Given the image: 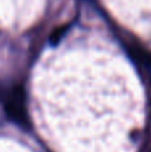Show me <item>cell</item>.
<instances>
[{
    "mask_svg": "<svg viewBox=\"0 0 151 152\" xmlns=\"http://www.w3.org/2000/svg\"><path fill=\"white\" fill-rule=\"evenodd\" d=\"M4 110L11 121H13L21 128H31L26 105V92L21 86H15L8 92L4 102Z\"/></svg>",
    "mask_w": 151,
    "mask_h": 152,
    "instance_id": "cell-1",
    "label": "cell"
},
{
    "mask_svg": "<svg viewBox=\"0 0 151 152\" xmlns=\"http://www.w3.org/2000/svg\"><path fill=\"white\" fill-rule=\"evenodd\" d=\"M70 26H71V24H63V26L56 27V28L52 31L51 36H50V43L51 44L58 45L59 43H60V40L64 37V35L67 34V31L70 29Z\"/></svg>",
    "mask_w": 151,
    "mask_h": 152,
    "instance_id": "cell-2",
    "label": "cell"
}]
</instances>
